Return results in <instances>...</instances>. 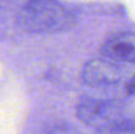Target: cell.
<instances>
[{"mask_svg":"<svg viewBox=\"0 0 135 134\" xmlns=\"http://www.w3.org/2000/svg\"><path fill=\"white\" fill-rule=\"evenodd\" d=\"M76 13L67 5L51 0L24 3L17 12L18 25L30 33L54 34L71 29L76 24Z\"/></svg>","mask_w":135,"mask_h":134,"instance_id":"obj_1","label":"cell"},{"mask_svg":"<svg viewBox=\"0 0 135 134\" xmlns=\"http://www.w3.org/2000/svg\"><path fill=\"white\" fill-rule=\"evenodd\" d=\"M76 114L80 121L87 125L108 129L122 120L119 105L110 100L84 99L76 107Z\"/></svg>","mask_w":135,"mask_h":134,"instance_id":"obj_2","label":"cell"},{"mask_svg":"<svg viewBox=\"0 0 135 134\" xmlns=\"http://www.w3.org/2000/svg\"><path fill=\"white\" fill-rule=\"evenodd\" d=\"M122 68L105 59H90L81 68V79L90 87H106L118 83L122 79Z\"/></svg>","mask_w":135,"mask_h":134,"instance_id":"obj_3","label":"cell"},{"mask_svg":"<svg viewBox=\"0 0 135 134\" xmlns=\"http://www.w3.org/2000/svg\"><path fill=\"white\" fill-rule=\"evenodd\" d=\"M101 51L112 62L135 64V32H118L110 36L104 42Z\"/></svg>","mask_w":135,"mask_h":134,"instance_id":"obj_4","label":"cell"},{"mask_svg":"<svg viewBox=\"0 0 135 134\" xmlns=\"http://www.w3.org/2000/svg\"><path fill=\"white\" fill-rule=\"evenodd\" d=\"M126 91H127V95H135V76L131 78V80L127 83Z\"/></svg>","mask_w":135,"mask_h":134,"instance_id":"obj_5","label":"cell"}]
</instances>
